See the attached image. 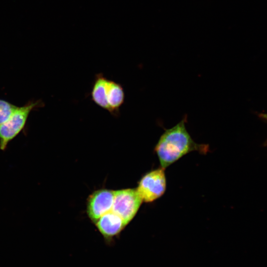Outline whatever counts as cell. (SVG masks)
I'll use <instances>...</instances> for the list:
<instances>
[{
	"label": "cell",
	"mask_w": 267,
	"mask_h": 267,
	"mask_svg": "<svg viewBox=\"0 0 267 267\" xmlns=\"http://www.w3.org/2000/svg\"><path fill=\"white\" fill-rule=\"evenodd\" d=\"M187 115L174 127L165 129L156 144V153L161 167L165 169L183 156L192 151L205 154L209 145L195 142L187 130Z\"/></svg>",
	"instance_id": "cell-1"
},
{
	"label": "cell",
	"mask_w": 267,
	"mask_h": 267,
	"mask_svg": "<svg viewBox=\"0 0 267 267\" xmlns=\"http://www.w3.org/2000/svg\"><path fill=\"white\" fill-rule=\"evenodd\" d=\"M43 106L44 102L41 100H30L24 105L18 106L9 118L0 125L1 150H5L9 143L24 130L30 113Z\"/></svg>",
	"instance_id": "cell-2"
},
{
	"label": "cell",
	"mask_w": 267,
	"mask_h": 267,
	"mask_svg": "<svg viewBox=\"0 0 267 267\" xmlns=\"http://www.w3.org/2000/svg\"><path fill=\"white\" fill-rule=\"evenodd\" d=\"M142 201L136 189L115 191L111 210L119 215L127 225L137 213Z\"/></svg>",
	"instance_id": "cell-3"
},
{
	"label": "cell",
	"mask_w": 267,
	"mask_h": 267,
	"mask_svg": "<svg viewBox=\"0 0 267 267\" xmlns=\"http://www.w3.org/2000/svg\"><path fill=\"white\" fill-rule=\"evenodd\" d=\"M143 201L152 202L161 197L166 189L164 169L162 167L144 175L136 188Z\"/></svg>",
	"instance_id": "cell-4"
},
{
	"label": "cell",
	"mask_w": 267,
	"mask_h": 267,
	"mask_svg": "<svg viewBox=\"0 0 267 267\" xmlns=\"http://www.w3.org/2000/svg\"><path fill=\"white\" fill-rule=\"evenodd\" d=\"M115 191L100 189L94 191L89 197L87 213L92 222L95 223L105 213L111 210Z\"/></svg>",
	"instance_id": "cell-5"
},
{
	"label": "cell",
	"mask_w": 267,
	"mask_h": 267,
	"mask_svg": "<svg viewBox=\"0 0 267 267\" xmlns=\"http://www.w3.org/2000/svg\"><path fill=\"white\" fill-rule=\"evenodd\" d=\"M95 223L99 231L108 242L127 225L123 220L112 210L103 214Z\"/></svg>",
	"instance_id": "cell-6"
},
{
	"label": "cell",
	"mask_w": 267,
	"mask_h": 267,
	"mask_svg": "<svg viewBox=\"0 0 267 267\" xmlns=\"http://www.w3.org/2000/svg\"><path fill=\"white\" fill-rule=\"evenodd\" d=\"M106 99L109 107V113L114 117H119L120 109L125 99L124 89L121 84L108 79Z\"/></svg>",
	"instance_id": "cell-7"
},
{
	"label": "cell",
	"mask_w": 267,
	"mask_h": 267,
	"mask_svg": "<svg viewBox=\"0 0 267 267\" xmlns=\"http://www.w3.org/2000/svg\"><path fill=\"white\" fill-rule=\"evenodd\" d=\"M108 79L102 73L95 75L90 96L91 100L100 108L109 112L106 99L107 85Z\"/></svg>",
	"instance_id": "cell-8"
},
{
	"label": "cell",
	"mask_w": 267,
	"mask_h": 267,
	"mask_svg": "<svg viewBox=\"0 0 267 267\" xmlns=\"http://www.w3.org/2000/svg\"><path fill=\"white\" fill-rule=\"evenodd\" d=\"M17 107L6 100L0 99V125L9 118Z\"/></svg>",
	"instance_id": "cell-9"
}]
</instances>
